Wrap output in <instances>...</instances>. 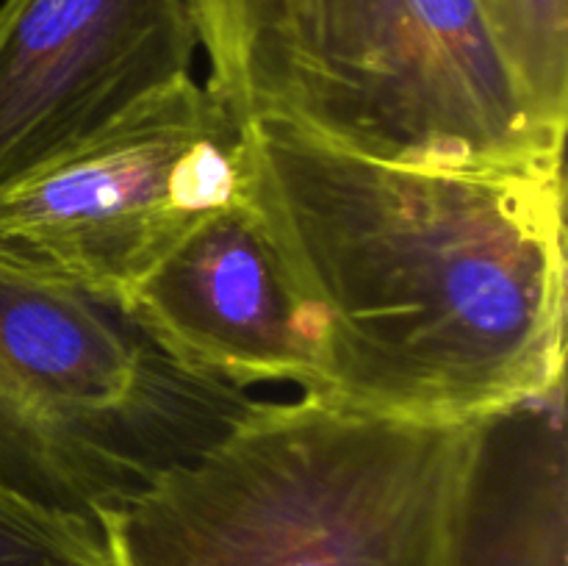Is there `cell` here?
Returning <instances> with one entry per match:
<instances>
[{
    "label": "cell",
    "instance_id": "3",
    "mask_svg": "<svg viewBox=\"0 0 568 566\" xmlns=\"http://www.w3.org/2000/svg\"><path fill=\"white\" fill-rule=\"evenodd\" d=\"M205 87L239 125L286 122L388 161L564 153L527 111L475 0H189Z\"/></svg>",
    "mask_w": 568,
    "mask_h": 566
},
{
    "label": "cell",
    "instance_id": "1",
    "mask_svg": "<svg viewBox=\"0 0 568 566\" xmlns=\"http://www.w3.org/2000/svg\"><path fill=\"white\" fill-rule=\"evenodd\" d=\"M242 139L244 198L314 350L308 397L469 422L564 386V153L388 161L272 120Z\"/></svg>",
    "mask_w": 568,
    "mask_h": 566
},
{
    "label": "cell",
    "instance_id": "4",
    "mask_svg": "<svg viewBox=\"0 0 568 566\" xmlns=\"http://www.w3.org/2000/svg\"><path fill=\"white\" fill-rule=\"evenodd\" d=\"M255 405L120 300L0 264V492L100 527Z\"/></svg>",
    "mask_w": 568,
    "mask_h": 566
},
{
    "label": "cell",
    "instance_id": "6",
    "mask_svg": "<svg viewBox=\"0 0 568 566\" xmlns=\"http://www.w3.org/2000/svg\"><path fill=\"white\" fill-rule=\"evenodd\" d=\"M197 48L189 0H3L0 189L192 75Z\"/></svg>",
    "mask_w": 568,
    "mask_h": 566
},
{
    "label": "cell",
    "instance_id": "10",
    "mask_svg": "<svg viewBox=\"0 0 568 566\" xmlns=\"http://www.w3.org/2000/svg\"><path fill=\"white\" fill-rule=\"evenodd\" d=\"M0 566H114L103 530L0 492Z\"/></svg>",
    "mask_w": 568,
    "mask_h": 566
},
{
    "label": "cell",
    "instance_id": "2",
    "mask_svg": "<svg viewBox=\"0 0 568 566\" xmlns=\"http://www.w3.org/2000/svg\"><path fill=\"white\" fill-rule=\"evenodd\" d=\"M475 422L258 400L103 516L114 566H447Z\"/></svg>",
    "mask_w": 568,
    "mask_h": 566
},
{
    "label": "cell",
    "instance_id": "8",
    "mask_svg": "<svg viewBox=\"0 0 568 566\" xmlns=\"http://www.w3.org/2000/svg\"><path fill=\"white\" fill-rule=\"evenodd\" d=\"M564 392L475 422L447 566H568Z\"/></svg>",
    "mask_w": 568,
    "mask_h": 566
},
{
    "label": "cell",
    "instance_id": "5",
    "mask_svg": "<svg viewBox=\"0 0 568 566\" xmlns=\"http://www.w3.org/2000/svg\"><path fill=\"white\" fill-rule=\"evenodd\" d=\"M242 194V125L186 75L0 189V264L128 303Z\"/></svg>",
    "mask_w": 568,
    "mask_h": 566
},
{
    "label": "cell",
    "instance_id": "7",
    "mask_svg": "<svg viewBox=\"0 0 568 566\" xmlns=\"http://www.w3.org/2000/svg\"><path fill=\"white\" fill-rule=\"evenodd\" d=\"M125 305L172 358L211 381L239 392L320 386L288 277L244 194L192 228Z\"/></svg>",
    "mask_w": 568,
    "mask_h": 566
},
{
    "label": "cell",
    "instance_id": "9",
    "mask_svg": "<svg viewBox=\"0 0 568 566\" xmlns=\"http://www.w3.org/2000/svg\"><path fill=\"white\" fill-rule=\"evenodd\" d=\"M532 120L566 139L568 0H475Z\"/></svg>",
    "mask_w": 568,
    "mask_h": 566
}]
</instances>
